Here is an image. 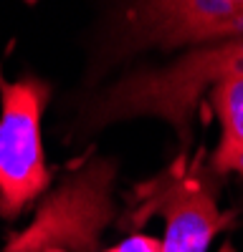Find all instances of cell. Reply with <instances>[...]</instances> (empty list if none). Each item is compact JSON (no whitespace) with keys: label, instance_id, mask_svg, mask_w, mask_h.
Wrapping results in <instances>:
<instances>
[{"label":"cell","instance_id":"obj_4","mask_svg":"<svg viewBox=\"0 0 243 252\" xmlns=\"http://www.w3.org/2000/svg\"><path fill=\"white\" fill-rule=\"evenodd\" d=\"M210 166L180 157L167 172L137 187L134 220L145 222L150 215L165 217L162 252H208L215 235L226 224L218 207V187Z\"/></svg>","mask_w":243,"mask_h":252},{"label":"cell","instance_id":"obj_2","mask_svg":"<svg viewBox=\"0 0 243 252\" xmlns=\"http://www.w3.org/2000/svg\"><path fill=\"white\" fill-rule=\"evenodd\" d=\"M51 86L26 76L5 81L0 76V217L15 220L43 197L51 172L43 152V111Z\"/></svg>","mask_w":243,"mask_h":252},{"label":"cell","instance_id":"obj_5","mask_svg":"<svg viewBox=\"0 0 243 252\" xmlns=\"http://www.w3.org/2000/svg\"><path fill=\"white\" fill-rule=\"evenodd\" d=\"M114 40L124 51L243 38V0H124Z\"/></svg>","mask_w":243,"mask_h":252},{"label":"cell","instance_id":"obj_1","mask_svg":"<svg viewBox=\"0 0 243 252\" xmlns=\"http://www.w3.org/2000/svg\"><path fill=\"white\" fill-rule=\"evenodd\" d=\"M231 71L243 73V38L198 46L162 68L124 76L91 101L86 121L91 126H107L122 119L155 116L167 121L180 141H188L202 91Z\"/></svg>","mask_w":243,"mask_h":252},{"label":"cell","instance_id":"obj_3","mask_svg":"<svg viewBox=\"0 0 243 252\" xmlns=\"http://www.w3.org/2000/svg\"><path fill=\"white\" fill-rule=\"evenodd\" d=\"M114 174L109 159L79 166L46 197L36 220L8 242L5 252H96L99 235L114 217Z\"/></svg>","mask_w":243,"mask_h":252},{"label":"cell","instance_id":"obj_6","mask_svg":"<svg viewBox=\"0 0 243 252\" xmlns=\"http://www.w3.org/2000/svg\"><path fill=\"white\" fill-rule=\"evenodd\" d=\"M210 103L220 121V141L210 157L215 177L238 174L243 179V73L231 71L210 86Z\"/></svg>","mask_w":243,"mask_h":252},{"label":"cell","instance_id":"obj_7","mask_svg":"<svg viewBox=\"0 0 243 252\" xmlns=\"http://www.w3.org/2000/svg\"><path fill=\"white\" fill-rule=\"evenodd\" d=\"M101 252H162V245L152 235H132L127 240H122L114 247H107Z\"/></svg>","mask_w":243,"mask_h":252}]
</instances>
